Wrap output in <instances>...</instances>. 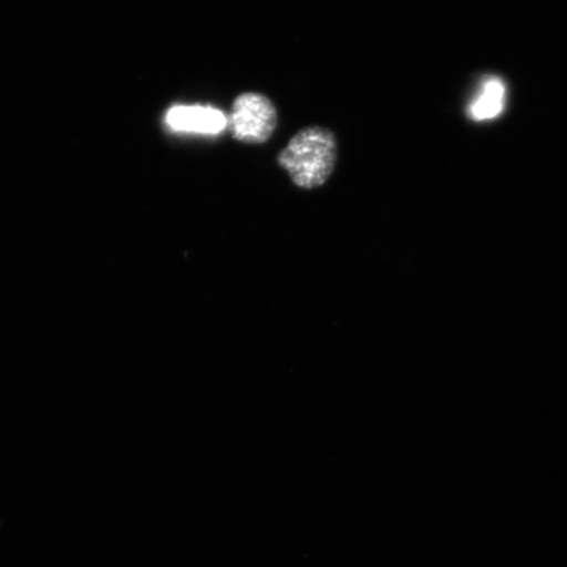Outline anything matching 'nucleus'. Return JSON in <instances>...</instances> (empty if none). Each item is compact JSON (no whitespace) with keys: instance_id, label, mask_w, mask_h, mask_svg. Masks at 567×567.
<instances>
[{"instance_id":"obj_2","label":"nucleus","mask_w":567,"mask_h":567,"mask_svg":"<svg viewBox=\"0 0 567 567\" xmlns=\"http://www.w3.org/2000/svg\"><path fill=\"white\" fill-rule=\"evenodd\" d=\"M230 125L237 141L265 144L278 126V111L267 96L246 92L233 103Z\"/></svg>"},{"instance_id":"obj_3","label":"nucleus","mask_w":567,"mask_h":567,"mask_svg":"<svg viewBox=\"0 0 567 567\" xmlns=\"http://www.w3.org/2000/svg\"><path fill=\"white\" fill-rule=\"evenodd\" d=\"M166 122L175 131L204 134L221 133L228 125L221 111L202 105L174 106L167 112Z\"/></svg>"},{"instance_id":"obj_1","label":"nucleus","mask_w":567,"mask_h":567,"mask_svg":"<svg viewBox=\"0 0 567 567\" xmlns=\"http://www.w3.org/2000/svg\"><path fill=\"white\" fill-rule=\"evenodd\" d=\"M337 157L334 133L322 126H309L295 134L279 154L278 162L297 187L315 189L328 182Z\"/></svg>"},{"instance_id":"obj_4","label":"nucleus","mask_w":567,"mask_h":567,"mask_svg":"<svg viewBox=\"0 0 567 567\" xmlns=\"http://www.w3.org/2000/svg\"><path fill=\"white\" fill-rule=\"evenodd\" d=\"M505 84L498 78H491L482 84L481 91L470 106V115L476 122L499 116L505 109Z\"/></svg>"}]
</instances>
